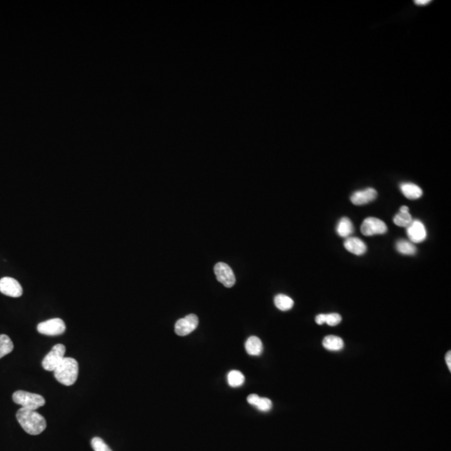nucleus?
Instances as JSON below:
<instances>
[{
    "instance_id": "11",
    "label": "nucleus",
    "mask_w": 451,
    "mask_h": 451,
    "mask_svg": "<svg viewBox=\"0 0 451 451\" xmlns=\"http://www.w3.org/2000/svg\"><path fill=\"white\" fill-rule=\"evenodd\" d=\"M378 194L375 189L369 187L364 189L362 191H358L353 193L351 196L350 200L352 203L357 206H361V205H365V204L373 202L376 199Z\"/></svg>"
},
{
    "instance_id": "14",
    "label": "nucleus",
    "mask_w": 451,
    "mask_h": 451,
    "mask_svg": "<svg viewBox=\"0 0 451 451\" xmlns=\"http://www.w3.org/2000/svg\"><path fill=\"white\" fill-rule=\"evenodd\" d=\"M401 193L403 196L410 200L419 199L423 195V191L419 186L414 183H402L400 185Z\"/></svg>"
},
{
    "instance_id": "2",
    "label": "nucleus",
    "mask_w": 451,
    "mask_h": 451,
    "mask_svg": "<svg viewBox=\"0 0 451 451\" xmlns=\"http://www.w3.org/2000/svg\"><path fill=\"white\" fill-rule=\"evenodd\" d=\"M78 373L79 364L73 358L64 357L54 371L56 381L65 386L73 385L77 381Z\"/></svg>"
},
{
    "instance_id": "3",
    "label": "nucleus",
    "mask_w": 451,
    "mask_h": 451,
    "mask_svg": "<svg viewBox=\"0 0 451 451\" xmlns=\"http://www.w3.org/2000/svg\"><path fill=\"white\" fill-rule=\"evenodd\" d=\"M14 403L22 406L23 409L30 410H37V409L45 405L44 397L39 394H33L30 392L18 390L13 394Z\"/></svg>"
},
{
    "instance_id": "4",
    "label": "nucleus",
    "mask_w": 451,
    "mask_h": 451,
    "mask_svg": "<svg viewBox=\"0 0 451 451\" xmlns=\"http://www.w3.org/2000/svg\"><path fill=\"white\" fill-rule=\"evenodd\" d=\"M65 347L63 344H56L49 352L48 354L44 358L42 361V366L47 371H55V369L60 365V363L64 359Z\"/></svg>"
},
{
    "instance_id": "12",
    "label": "nucleus",
    "mask_w": 451,
    "mask_h": 451,
    "mask_svg": "<svg viewBox=\"0 0 451 451\" xmlns=\"http://www.w3.org/2000/svg\"><path fill=\"white\" fill-rule=\"evenodd\" d=\"M344 248L348 252L357 256L364 254L367 251L366 244L361 239L353 236L346 239L344 242Z\"/></svg>"
},
{
    "instance_id": "19",
    "label": "nucleus",
    "mask_w": 451,
    "mask_h": 451,
    "mask_svg": "<svg viewBox=\"0 0 451 451\" xmlns=\"http://www.w3.org/2000/svg\"><path fill=\"white\" fill-rule=\"evenodd\" d=\"M274 304L281 311H289L292 310L294 302L289 296L285 294H278L274 298Z\"/></svg>"
},
{
    "instance_id": "23",
    "label": "nucleus",
    "mask_w": 451,
    "mask_h": 451,
    "mask_svg": "<svg viewBox=\"0 0 451 451\" xmlns=\"http://www.w3.org/2000/svg\"><path fill=\"white\" fill-rule=\"evenodd\" d=\"M91 446L94 451H112L101 438L94 437L91 440Z\"/></svg>"
},
{
    "instance_id": "18",
    "label": "nucleus",
    "mask_w": 451,
    "mask_h": 451,
    "mask_svg": "<svg viewBox=\"0 0 451 451\" xmlns=\"http://www.w3.org/2000/svg\"><path fill=\"white\" fill-rule=\"evenodd\" d=\"M323 345L327 350L340 351L344 348V341L341 338L334 335H329L324 338L323 341Z\"/></svg>"
},
{
    "instance_id": "15",
    "label": "nucleus",
    "mask_w": 451,
    "mask_h": 451,
    "mask_svg": "<svg viewBox=\"0 0 451 451\" xmlns=\"http://www.w3.org/2000/svg\"><path fill=\"white\" fill-rule=\"evenodd\" d=\"M245 348L247 353L252 356H259L263 353L264 345L262 343L261 339L256 336H252L248 338L245 343Z\"/></svg>"
},
{
    "instance_id": "27",
    "label": "nucleus",
    "mask_w": 451,
    "mask_h": 451,
    "mask_svg": "<svg viewBox=\"0 0 451 451\" xmlns=\"http://www.w3.org/2000/svg\"><path fill=\"white\" fill-rule=\"evenodd\" d=\"M431 0H415V4L417 5H427L431 3Z\"/></svg>"
},
{
    "instance_id": "5",
    "label": "nucleus",
    "mask_w": 451,
    "mask_h": 451,
    "mask_svg": "<svg viewBox=\"0 0 451 451\" xmlns=\"http://www.w3.org/2000/svg\"><path fill=\"white\" fill-rule=\"evenodd\" d=\"M66 329L64 321L60 319H52L39 323L37 330L41 335L47 336H57L62 335Z\"/></svg>"
},
{
    "instance_id": "7",
    "label": "nucleus",
    "mask_w": 451,
    "mask_h": 451,
    "mask_svg": "<svg viewBox=\"0 0 451 451\" xmlns=\"http://www.w3.org/2000/svg\"><path fill=\"white\" fill-rule=\"evenodd\" d=\"M214 273L218 282L223 284L226 288H231L236 282V277L233 271L229 266L224 263H218L214 267Z\"/></svg>"
},
{
    "instance_id": "8",
    "label": "nucleus",
    "mask_w": 451,
    "mask_h": 451,
    "mask_svg": "<svg viewBox=\"0 0 451 451\" xmlns=\"http://www.w3.org/2000/svg\"><path fill=\"white\" fill-rule=\"evenodd\" d=\"M198 323L199 320L197 315L189 314L177 321L175 325V332L178 336H186L197 328Z\"/></svg>"
},
{
    "instance_id": "10",
    "label": "nucleus",
    "mask_w": 451,
    "mask_h": 451,
    "mask_svg": "<svg viewBox=\"0 0 451 451\" xmlns=\"http://www.w3.org/2000/svg\"><path fill=\"white\" fill-rule=\"evenodd\" d=\"M407 236L411 243H420L427 238V231L423 222L419 220H413L407 227Z\"/></svg>"
},
{
    "instance_id": "22",
    "label": "nucleus",
    "mask_w": 451,
    "mask_h": 451,
    "mask_svg": "<svg viewBox=\"0 0 451 451\" xmlns=\"http://www.w3.org/2000/svg\"><path fill=\"white\" fill-rule=\"evenodd\" d=\"M227 382L231 387H240L245 382V377L238 370H232L227 374Z\"/></svg>"
},
{
    "instance_id": "16",
    "label": "nucleus",
    "mask_w": 451,
    "mask_h": 451,
    "mask_svg": "<svg viewBox=\"0 0 451 451\" xmlns=\"http://www.w3.org/2000/svg\"><path fill=\"white\" fill-rule=\"evenodd\" d=\"M410 209L406 206H401L399 211L394 216V224L398 227H407L414 220L412 216L409 212Z\"/></svg>"
},
{
    "instance_id": "25",
    "label": "nucleus",
    "mask_w": 451,
    "mask_h": 451,
    "mask_svg": "<svg viewBox=\"0 0 451 451\" xmlns=\"http://www.w3.org/2000/svg\"><path fill=\"white\" fill-rule=\"evenodd\" d=\"M315 321H316V323H318L319 325H323V324L325 323V314H319V315L316 317Z\"/></svg>"
},
{
    "instance_id": "20",
    "label": "nucleus",
    "mask_w": 451,
    "mask_h": 451,
    "mask_svg": "<svg viewBox=\"0 0 451 451\" xmlns=\"http://www.w3.org/2000/svg\"><path fill=\"white\" fill-rule=\"evenodd\" d=\"M396 249L399 253L403 255H415L416 247L410 241L400 239L396 243Z\"/></svg>"
},
{
    "instance_id": "26",
    "label": "nucleus",
    "mask_w": 451,
    "mask_h": 451,
    "mask_svg": "<svg viewBox=\"0 0 451 451\" xmlns=\"http://www.w3.org/2000/svg\"><path fill=\"white\" fill-rule=\"evenodd\" d=\"M445 362H446L447 366L449 368V371H451V352L449 351L445 356Z\"/></svg>"
},
{
    "instance_id": "21",
    "label": "nucleus",
    "mask_w": 451,
    "mask_h": 451,
    "mask_svg": "<svg viewBox=\"0 0 451 451\" xmlns=\"http://www.w3.org/2000/svg\"><path fill=\"white\" fill-rule=\"evenodd\" d=\"M14 349V344L8 335H0V359L11 353Z\"/></svg>"
},
{
    "instance_id": "13",
    "label": "nucleus",
    "mask_w": 451,
    "mask_h": 451,
    "mask_svg": "<svg viewBox=\"0 0 451 451\" xmlns=\"http://www.w3.org/2000/svg\"><path fill=\"white\" fill-rule=\"evenodd\" d=\"M248 402L250 405L255 406L257 410H260L262 412H268L273 408V403L269 398H262L257 394H250L248 397Z\"/></svg>"
},
{
    "instance_id": "6",
    "label": "nucleus",
    "mask_w": 451,
    "mask_h": 451,
    "mask_svg": "<svg viewBox=\"0 0 451 451\" xmlns=\"http://www.w3.org/2000/svg\"><path fill=\"white\" fill-rule=\"evenodd\" d=\"M388 227L385 222L377 218H367L361 225V232L364 236L381 235L387 232Z\"/></svg>"
},
{
    "instance_id": "9",
    "label": "nucleus",
    "mask_w": 451,
    "mask_h": 451,
    "mask_svg": "<svg viewBox=\"0 0 451 451\" xmlns=\"http://www.w3.org/2000/svg\"><path fill=\"white\" fill-rule=\"evenodd\" d=\"M0 293L11 298H19L23 294V289L16 279L5 277L0 279Z\"/></svg>"
},
{
    "instance_id": "17",
    "label": "nucleus",
    "mask_w": 451,
    "mask_h": 451,
    "mask_svg": "<svg viewBox=\"0 0 451 451\" xmlns=\"http://www.w3.org/2000/svg\"><path fill=\"white\" fill-rule=\"evenodd\" d=\"M336 230L337 233L339 234V236L348 239L350 238V235H352L354 231V227L349 218H343L339 220V223L337 225Z\"/></svg>"
},
{
    "instance_id": "24",
    "label": "nucleus",
    "mask_w": 451,
    "mask_h": 451,
    "mask_svg": "<svg viewBox=\"0 0 451 451\" xmlns=\"http://www.w3.org/2000/svg\"><path fill=\"white\" fill-rule=\"evenodd\" d=\"M342 317L339 314H325V323L328 326H337L341 323Z\"/></svg>"
},
{
    "instance_id": "1",
    "label": "nucleus",
    "mask_w": 451,
    "mask_h": 451,
    "mask_svg": "<svg viewBox=\"0 0 451 451\" xmlns=\"http://www.w3.org/2000/svg\"><path fill=\"white\" fill-rule=\"evenodd\" d=\"M17 420L26 433L38 435L46 429V420L36 410H26L21 408L16 414Z\"/></svg>"
}]
</instances>
